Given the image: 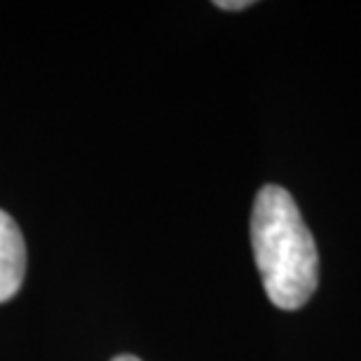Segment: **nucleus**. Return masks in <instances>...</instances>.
<instances>
[{
    "mask_svg": "<svg viewBox=\"0 0 361 361\" xmlns=\"http://www.w3.org/2000/svg\"><path fill=\"white\" fill-rule=\"evenodd\" d=\"M216 7H221V10H230V12H237V10H247L254 3L251 0H216L214 3Z\"/></svg>",
    "mask_w": 361,
    "mask_h": 361,
    "instance_id": "3",
    "label": "nucleus"
},
{
    "mask_svg": "<svg viewBox=\"0 0 361 361\" xmlns=\"http://www.w3.org/2000/svg\"><path fill=\"white\" fill-rule=\"evenodd\" d=\"M251 247L263 288L279 310H298L319 281V256L293 197L281 185H263L251 212Z\"/></svg>",
    "mask_w": 361,
    "mask_h": 361,
    "instance_id": "1",
    "label": "nucleus"
},
{
    "mask_svg": "<svg viewBox=\"0 0 361 361\" xmlns=\"http://www.w3.org/2000/svg\"><path fill=\"white\" fill-rule=\"evenodd\" d=\"M26 272L24 237L12 216L0 212V302L17 295Z\"/></svg>",
    "mask_w": 361,
    "mask_h": 361,
    "instance_id": "2",
    "label": "nucleus"
},
{
    "mask_svg": "<svg viewBox=\"0 0 361 361\" xmlns=\"http://www.w3.org/2000/svg\"><path fill=\"white\" fill-rule=\"evenodd\" d=\"M113 361H141V359L134 357V355H120V357H115Z\"/></svg>",
    "mask_w": 361,
    "mask_h": 361,
    "instance_id": "4",
    "label": "nucleus"
}]
</instances>
